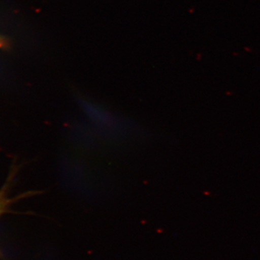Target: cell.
<instances>
[{"label": "cell", "instance_id": "1", "mask_svg": "<svg viewBox=\"0 0 260 260\" xmlns=\"http://www.w3.org/2000/svg\"><path fill=\"white\" fill-rule=\"evenodd\" d=\"M5 208V202L2 197H0V215L3 213Z\"/></svg>", "mask_w": 260, "mask_h": 260}, {"label": "cell", "instance_id": "2", "mask_svg": "<svg viewBox=\"0 0 260 260\" xmlns=\"http://www.w3.org/2000/svg\"><path fill=\"white\" fill-rule=\"evenodd\" d=\"M5 46H6V42L0 38V47H5Z\"/></svg>", "mask_w": 260, "mask_h": 260}]
</instances>
